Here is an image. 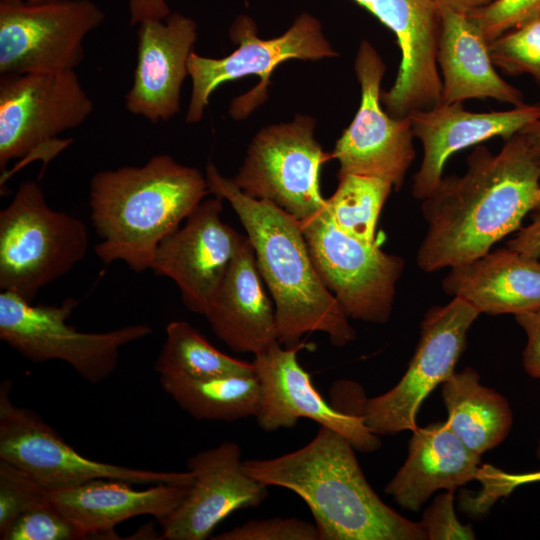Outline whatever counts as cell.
<instances>
[{
	"instance_id": "cell-32",
	"label": "cell",
	"mask_w": 540,
	"mask_h": 540,
	"mask_svg": "<svg viewBox=\"0 0 540 540\" xmlns=\"http://www.w3.org/2000/svg\"><path fill=\"white\" fill-rule=\"evenodd\" d=\"M476 480L477 491H461L459 508L473 516L485 514L501 498L510 495L517 487L540 482V470L525 473H510L491 464L481 465Z\"/></svg>"
},
{
	"instance_id": "cell-37",
	"label": "cell",
	"mask_w": 540,
	"mask_h": 540,
	"mask_svg": "<svg viewBox=\"0 0 540 540\" xmlns=\"http://www.w3.org/2000/svg\"><path fill=\"white\" fill-rule=\"evenodd\" d=\"M515 319L527 338L523 352L525 371L531 377L540 379V307L515 315Z\"/></svg>"
},
{
	"instance_id": "cell-24",
	"label": "cell",
	"mask_w": 540,
	"mask_h": 540,
	"mask_svg": "<svg viewBox=\"0 0 540 540\" xmlns=\"http://www.w3.org/2000/svg\"><path fill=\"white\" fill-rule=\"evenodd\" d=\"M442 286L480 314L518 315L540 307V260L499 248L451 267Z\"/></svg>"
},
{
	"instance_id": "cell-11",
	"label": "cell",
	"mask_w": 540,
	"mask_h": 540,
	"mask_svg": "<svg viewBox=\"0 0 540 540\" xmlns=\"http://www.w3.org/2000/svg\"><path fill=\"white\" fill-rule=\"evenodd\" d=\"M315 269L348 318L390 319L404 260L346 234L325 208L299 222Z\"/></svg>"
},
{
	"instance_id": "cell-34",
	"label": "cell",
	"mask_w": 540,
	"mask_h": 540,
	"mask_svg": "<svg viewBox=\"0 0 540 540\" xmlns=\"http://www.w3.org/2000/svg\"><path fill=\"white\" fill-rule=\"evenodd\" d=\"M215 540H319L315 524L297 518L250 520L213 537Z\"/></svg>"
},
{
	"instance_id": "cell-26",
	"label": "cell",
	"mask_w": 540,
	"mask_h": 540,
	"mask_svg": "<svg viewBox=\"0 0 540 540\" xmlns=\"http://www.w3.org/2000/svg\"><path fill=\"white\" fill-rule=\"evenodd\" d=\"M442 398L450 429L477 455L495 448L509 434L513 414L507 399L482 385L473 368L454 372L442 383Z\"/></svg>"
},
{
	"instance_id": "cell-4",
	"label": "cell",
	"mask_w": 540,
	"mask_h": 540,
	"mask_svg": "<svg viewBox=\"0 0 540 540\" xmlns=\"http://www.w3.org/2000/svg\"><path fill=\"white\" fill-rule=\"evenodd\" d=\"M211 193L200 170L166 154L141 166L95 173L89 186L90 219L104 264L124 262L132 271L151 270L158 245L178 229Z\"/></svg>"
},
{
	"instance_id": "cell-12",
	"label": "cell",
	"mask_w": 540,
	"mask_h": 540,
	"mask_svg": "<svg viewBox=\"0 0 540 540\" xmlns=\"http://www.w3.org/2000/svg\"><path fill=\"white\" fill-rule=\"evenodd\" d=\"M315 121L298 116L261 130L252 140L233 182L246 195L269 201L303 222L321 212L319 175L331 156L315 140Z\"/></svg>"
},
{
	"instance_id": "cell-13",
	"label": "cell",
	"mask_w": 540,
	"mask_h": 540,
	"mask_svg": "<svg viewBox=\"0 0 540 540\" xmlns=\"http://www.w3.org/2000/svg\"><path fill=\"white\" fill-rule=\"evenodd\" d=\"M91 0L0 2V74L75 70L83 41L104 21Z\"/></svg>"
},
{
	"instance_id": "cell-1",
	"label": "cell",
	"mask_w": 540,
	"mask_h": 540,
	"mask_svg": "<svg viewBox=\"0 0 540 540\" xmlns=\"http://www.w3.org/2000/svg\"><path fill=\"white\" fill-rule=\"evenodd\" d=\"M540 199V162L521 132L497 154L476 147L462 176L442 177L422 200L427 231L417 264L425 272L470 262L518 231Z\"/></svg>"
},
{
	"instance_id": "cell-15",
	"label": "cell",
	"mask_w": 540,
	"mask_h": 540,
	"mask_svg": "<svg viewBox=\"0 0 540 540\" xmlns=\"http://www.w3.org/2000/svg\"><path fill=\"white\" fill-rule=\"evenodd\" d=\"M223 199H204L158 245L151 270L177 285L191 312L203 315L244 235L221 218Z\"/></svg>"
},
{
	"instance_id": "cell-25",
	"label": "cell",
	"mask_w": 540,
	"mask_h": 540,
	"mask_svg": "<svg viewBox=\"0 0 540 540\" xmlns=\"http://www.w3.org/2000/svg\"><path fill=\"white\" fill-rule=\"evenodd\" d=\"M408 456L385 492L404 509L419 511L438 490H456L475 480L481 456L471 451L447 422L412 431Z\"/></svg>"
},
{
	"instance_id": "cell-28",
	"label": "cell",
	"mask_w": 540,
	"mask_h": 540,
	"mask_svg": "<svg viewBox=\"0 0 540 540\" xmlns=\"http://www.w3.org/2000/svg\"><path fill=\"white\" fill-rule=\"evenodd\" d=\"M155 370L160 375L199 380L256 374L253 363L222 353L195 327L182 320L171 321L166 326V339Z\"/></svg>"
},
{
	"instance_id": "cell-43",
	"label": "cell",
	"mask_w": 540,
	"mask_h": 540,
	"mask_svg": "<svg viewBox=\"0 0 540 540\" xmlns=\"http://www.w3.org/2000/svg\"><path fill=\"white\" fill-rule=\"evenodd\" d=\"M1 1L40 3V2H47V1H52V0H1Z\"/></svg>"
},
{
	"instance_id": "cell-22",
	"label": "cell",
	"mask_w": 540,
	"mask_h": 540,
	"mask_svg": "<svg viewBox=\"0 0 540 540\" xmlns=\"http://www.w3.org/2000/svg\"><path fill=\"white\" fill-rule=\"evenodd\" d=\"M189 487L163 483L136 490L128 482L96 479L49 491V499L90 538L118 539L116 525L141 515H151L160 521L183 502Z\"/></svg>"
},
{
	"instance_id": "cell-29",
	"label": "cell",
	"mask_w": 540,
	"mask_h": 540,
	"mask_svg": "<svg viewBox=\"0 0 540 540\" xmlns=\"http://www.w3.org/2000/svg\"><path fill=\"white\" fill-rule=\"evenodd\" d=\"M337 189L326 199V209L335 225L367 244H375L380 212L393 185L380 178L347 174L338 177Z\"/></svg>"
},
{
	"instance_id": "cell-18",
	"label": "cell",
	"mask_w": 540,
	"mask_h": 540,
	"mask_svg": "<svg viewBox=\"0 0 540 540\" xmlns=\"http://www.w3.org/2000/svg\"><path fill=\"white\" fill-rule=\"evenodd\" d=\"M194 480L183 502L158 521L159 539L204 540L234 511L259 506L268 486L247 473L241 447L225 441L187 460Z\"/></svg>"
},
{
	"instance_id": "cell-38",
	"label": "cell",
	"mask_w": 540,
	"mask_h": 540,
	"mask_svg": "<svg viewBox=\"0 0 540 540\" xmlns=\"http://www.w3.org/2000/svg\"><path fill=\"white\" fill-rule=\"evenodd\" d=\"M130 24L139 25L148 20H161L171 14L166 0H129Z\"/></svg>"
},
{
	"instance_id": "cell-14",
	"label": "cell",
	"mask_w": 540,
	"mask_h": 540,
	"mask_svg": "<svg viewBox=\"0 0 540 540\" xmlns=\"http://www.w3.org/2000/svg\"><path fill=\"white\" fill-rule=\"evenodd\" d=\"M355 72L361 101L331 155L339 163L338 177L372 176L388 181L399 190L416 155L411 118L392 117L381 107L380 86L385 65L368 41L359 46Z\"/></svg>"
},
{
	"instance_id": "cell-30",
	"label": "cell",
	"mask_w": 540,
	"mask_h": 540,
	"mask_svg": "<svg viewBox=\"0 0 540 540\" xmlns=\"http://www.w3.org/2000/svg\"><path fill=\"white\" fill-rule=\"evenodd\" d=\"M489 52L505 73L528 74L540 86V16L489 42Z\"/></svg>"
},
{
	"instance_id": "cell-3",
	"label": "cell",
	"mask_w": 540,
	"mask_h": 540,
	"mask_svg": "<svg viewBox=\"0 0 540 540\" xmlns=\"http://www.w3.org/2000/svg\"><path fill=\"white\" fill-rule=\"evenodd\" d=\"M205 176L210 192L230 203L251 242L274 303L278 342L295 347L311 332L325 333L335 346L353 341L355 330L320 279L299 221L273 203L243 193L212 162Z\"/></svg>"
},
{
	"instance_id": "cell-33",
	"label": "cell",
	"mask_w": 540,
	"mask_h": 540,
	"mask_svg": "<svg viewBox=\"0 0 540 540\" xmlns=\"http://www.w3.org/2000/svg\"><path fill=\"white\" fill-rule=\"evenodd\" d=\"M90 538L52 504L19 516L2 540H78Z\"/></svg>"
},
{
	"instance_id": "cell-31",
	"label": "cell",
	"mask_w": 540,
	"mask_h": 540,
	"mask_svg": "<svg viewBox=\"0 0 540 540\" xmlns=\"http://www.w3.org/2000/svg\"><path fill=\"white\" fill-rule=\"evenodd\" d=\"M50 504L49 490L22 469L0 459V537L22 514Z\"/></svg>"
},
{
	"instance_id": "cell-42",
	"label": "cell",
	"mask_w": 540,
	"mask_h": 540,
	"mask_svg": "<svg viewBox=\"0 0 540 540\" xmlns=\"http://www.w3.org/2000/svg\"><path fill=\"white\" fill-rule=\"evenodd\" d=\"M531 213L532 220H540V199Z\"/></svg>"
},
{
	"instance_id": "cell-19",
	"label": "cell",
	"mask_w": 540,
	"mask_h": 540,
	"mask_svg": "<svg viewBox=\"0 0 540 540\" xmlns=\"http://www.w3.org/2000/svg\"><path fill=\"white\" fill-rule=\"evenodd\" d=\"M137 62L126 109L152 123L167 121L180 108L188 61L197 39V24L174 12L165 19L140 23Z\"/></svg>"
},
{
	"instance_id": "cell-41",
	"label": "cell",
	"mask_w": 540,
	"mask_h": 540,
	"mask_svg": "<svg viewBox=\"0 0 540 540\" xmlns=\"http://www.w3.org/2000/svg\"><path fill=\"white\" fill-rule=\"evenodd\" d=\"M521 133L525 137L530 148L534 154L540 158V119L533 122L526 128H524Z\"/></svg>"
},
{
	"instance_id": "cell-8",
	"label": "cell",
	"mask_w": 540,
	"mask_h": 540,
	"mask_svg": "<svg viewBox=\"0 0 540 540\" xmlns=\"http://www.w3.org/2000/svg\"><path fill=\"white\" fill-rule=\"evenodd\" d=\"M93 109L75 70L1 75V171L14 159L19 168L36 159L46 165L70 143L57 135L80 126Z\"/></svg>"
},
{
	"instance_id": "cell-10",
	"label": "cell",
	"mask_w": 540,
	"mask_h": 540,
	"mask_svg": "<svg viewBox=\"0 0 540 540\" xmlns=\"http://www.w3.org/2000/svg\"><path fill=\"white\" fill-rule=\"evenodd\" d=\"M12 383L0 385V459L22 469L49 491L96 479L130 484L191 486L193 474L130 468L90 459L70 446L39 415L10 398Z\"/></svg>"
},
{
	"instance_id": "cell-16",
	"label": "cell",
	"mask_w": 540,
	"mask_h": 540,
	"mask_svg": "<svg viewBox=\"0 0 540 540\" xmlns=\"http://www.w3.org/2000/svg\"><path fill=\"white\" fill-rule=\"evenodd\" d=\"M396 36L401 61L393 86L381 94L385 111L404 118L441 103L437 65L440 11L436 0H354Z\"/></svg>"
},
{
	"instance_id": "cell-21",
	"label": "cell",
	"mask_w": 540,
	"mask_h": 540,
	"mask_svg": "<svg viewBox=\"0 0 540 540\" xmlns=\"http://www.w3.org/2000/svg\"><path fill=\"white\" fill-rule=\"evenodd\" d=\"M262 280L244 236L203 314L214 334L235 352L256 355L278 341L275 307Z\"/></svg>"
},
{
	"instance_id": "cell-7",
	"label": "cell",
	"mask_w": 540,
	"mask_h": 540,
	"mask_svg": "<svg viewBox=\"0 0 540 540\" xmlns=\"http://www.w3.org/2000/svg\"><path fill=\"white\" fill-rule=\"evenodd\" d=\"M78 304L69 297L60 305H34L1 291L0 339L29 361H63L87 382L98 384L117 368L123 346L153 330L141 323L107 332H81L66 322Z\"/></svg>"
},
{
	"instance_id": "cell-20",
	"label": "cell",
	"mask_w": 540,
	"mask_h": 540,
	"mask_svg": "<svg viewBox=\"0 0 540 540\" xmlns=\"http://www.w3.org/2000/svg\"><path fill=\"white\" fill-rule=\"evenodd\" d=\"M414 137L423 148L412 194L425 199L443 177L444 165L459 150L493 137L507 140L540 119V104L506 111L470 112L462 103L443 104L410 115Z\"/></svg>"
},
{
	"instance_id": "cell-40",
	"label": "cell",
	"mask_w": 540,
	"mask_h": 540,
	"mask_svg": "<svg viewBox=\"0 0 540 540\" xmlns=\"http://www.w3.org/2000/svg\"><path fill=\"white\" fill-rule=\"evenodd\" d=\"M438 3H442L450 9L462 13L470 14L474 11L489 6L497 0H436Z\"/></svg>"
},
{
	"instance_id": "cell-9",
	"label": "cell",
	"mask_w": 540,
	"mask_h": 540,
	"mask_svg": "<svg viewBox=\"0 0 540 540\" xmlns=\"http://www.w3.org/2000/svg\"><path fill=\"white\" fill-rule=\"evenodd\" d=\"M230 37L238 43V48L226 57L208 58L194 52L190 55L188 73L192 79V94L186 122H199L211 94L227 81L248 75L260 77L256 87L231 104V116L243 119L266 99L271 74L280 63L336 55L324 37L320 22L307 13L298 16L283 35L269 40L259 38L254 21L241 15L233 22Z\"/></svg>"
},
{
	"instance_id": "cell-27",
	"label": "cell",
	"mask_w": 540,
	"mask_h": 540,
	"mask_svg": "<svg viewBox=\"0 0 540 540\" xmlns=\"http://www.w3.org/2000/svg\"><path fill=\"white\" fill-rule=\"evenodd\" d=\"M160 385L182 410L197 420L256 417L260 407L261 388L256 374L204 380L160 375Z\"/></svg>"
},
{
	"instance_id": "cell-39",
	"label": "cell",
	"mask_w": 540,
	"mask_h": 540,
	"mask_svg": "<svg viewBox=\"0 0 540 540\" xmlns=\"http://www.w3.org/2000/svg\"><path fill=\"white\" fill-rule=\"evenodd\" d=\"M507 246L531 257H540V220L521 227L514 238L507 242Z\"/></svg>"
},
{
	"instance_id": "cell-6",
	"label": "cell",
	"mask_w": 540,
	"mask_h": 540,
	"mask_svg": "<svg viewBox=\"0 0 540 540\" xmlns=\"http://www.w3.org/2000/svg\"><path fill=\"white\" fill-rule=\"evenodd\" d=\"M85 223L49 206L38 182H22L0 211V289L33 302L86 255Z\"/></svg>"
},
{
	"instance_id": "cell-44",
	"label": "cell",
	"mask_w": 540,
	"mask_h": 540,
	"mask_svg": "<svg viewBox=\"0 0 540 540\" xmlns=\"http://www.w3.org/2000/svg\"><path fill=\"white\" fill-rule=\"evenodd\" d=\"M536 456L540 460V440H539V443H538V446H537Z\"/></svg>"
},
{
	"instance_id": "cell-36",
	"label": "cell",
	"mask_w": 540,
	"mask_h": 540,
	"mask_svg": "<svg viewBox=\"0 0 540 540\" xmlns=\"http://www.w3.org/2000/svg\"><path fill=\"white\" fill-rule=\"evenodd\" d=\"M454 491L447 490V492L440 494L424 511L420 522L424 528L426 539H475L472 527L461 523L455 514Z\"/></svg>"
},
{
	"instance_id": "cell-35",
	"label": "cell",
	"mask_w": 540,
	"mask_h": 540,
	"mask_svg": "<svg viewBox=\"0 0 540 540\" xmlns=\"http://www.w3.org/2000/svg\"><path fill=\"white\" fill-rule=\"evenodd\" d=\"M491 42L503 33L540 16V0H497L467 14Z\"/></svg>"
},
{
	"instance_id": "cell-17",
	"label": "cell",
	"mask_w": 540,
	"mask_h": 540,
	"mask_svg": "<svg viewBox=\"0 0 540 540\" xmlns=\"http://www.w3.org/2000/svg\"><path fill=\"white\" fill-rule=\"evenodd\" d=\"M310 345L304 342L286 348L278 341L254 355L253 365L261 388L256 415L265 432L294 427L300 418L317 422L345 436L356 450L372 452L381 446L359 417L345 414L328 404L314 387L310 375L299 364L297 354Z\"/></svg>"
},
{
	"instance_id": "cell-2",
	"label": "cell",
	"mask_w": 540,
	"mask_h": 540,
	"mask_svg": "<svg viewBox=\"0 0 540 540\" xmlns=\"http://www.w3.org/2000/svg\"><path fill=\"white\" fill-rule=\"evenodd\" d=\"M349 440L320 426L300 449L244 461L249 475L291 490L309 507L319 540H426L421 522L386 505L365 478Z\"/></svg>"
},
{
	"instance_id": "cell-45",
	"label": "cell",
	"mask_w": 540,
	"mask_h": 540,
	"mask_svg": "<svg viewBox=\"0 0 540 540\" xmlns=\"http://www.w3.org/2000/svg\"><path fill=\"white\" fill-rule=\"evenodd\" d=\"M539 162H540V158H539Z\"/></svg>"
},
{
	"instance_id": "cell-23",
	"label": "cell",
	"mask_w": 540,
	"mask_h": 540,
	"mask_svg": "<svg viewBox=\"0 0 540 540\" xmlns=\"http://www.w3.org/2000/svg\"><path fill=\"white\" fill-rule=\"evenodd\" d=\"M438 3V2H437ZM437 65L442 74L441 103L491 98L519 107L525 105L520 90L495 70L489 42L475 20L442 3Z\"/></svg>"
},
{
	"instance_id": "cell-5",
	"label": "cell",
	"mask_w": 540,
	"mask_h": 540,
	"mask_svg": "<svg viewBox=\"0 0 540 540\" xmlns=\"http://www.w3.org/2000/svg\"><path fill=\"white\" fill-rule=\"evenodd\" d=\"M480 313L461 298L429 309L421 322L420 339L408 368L389 391L365 397L359 384L339 381L332 385V405L359 417L376 435L414 431L426 397L455 372L466 346L468 330Z\"/></svg>"
}]
</instances>
